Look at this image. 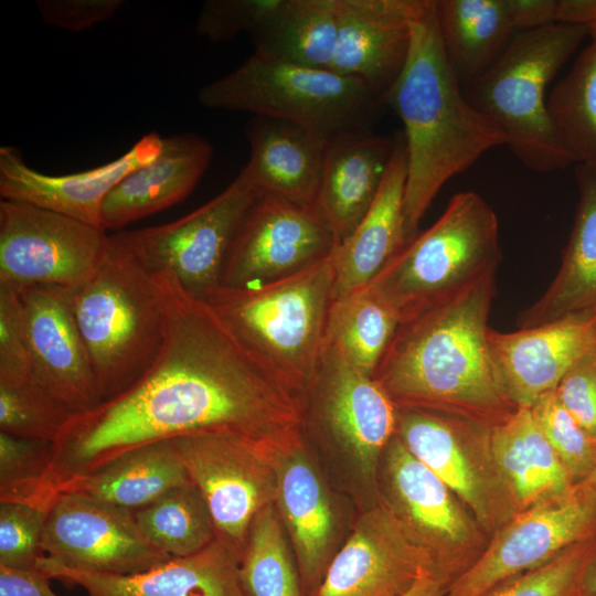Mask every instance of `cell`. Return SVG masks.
<instances>
[{
    "mask_svg": "<svg viewBox=\"0 0 596 596\" xmlns=\"http://www.w3.org/2000/svg\"><path fill=\"white\" fill-rule=\"evenodd\" d=\"M163 339L127 390L72 417L54 443L36 500L140 446L200 433L281 443L302 430V405L237 340L213 309L170 272L152 273Z\"/></svg>",
    "mask_w": 596,
    "mask_h": 596,
    "instance_id": "6da1fadb",
    "label": "cell"
},
{
    "mask_svg": "<svg viewBox=\"0 0 596 596\" xmlns=\"http://www.w3.org/2000/svg\"><path fill=\"white\" fill-rule=\"evenodd\" d=\"M494 295L496 270L401 321L373 375L396 406L510 415L488 341Z\"/></svg>",
    "mask_w": 596,
    "mask_h": 596,
    "instance_id": "7a4b0ae2",
    "label": "cell"
},
{
    "mask_svg": "<svg viewBox=\"0 0 596 596\" xmlns=\"http://www.w3.org/2000/svg\"><path fill=\"white\" fill-rule=\"evenodd\" d=\"M383 99L404 127V219L411 242L443 185L490 149L505 146V140L460 89L441 42L435 0H426L412 23L406 62Z\"/></svg>",
    "mask_w": 596,
    "mask_h": 596,
    "instance_id": "3957f363",
    "label": "cell"
},
{
    "mask_svg": "<svg viewBox=\"0 0 596 596\" xmlns=\"http://www.w3.org/2000/svg\"><path fill=\"white\" fill-rule=\"evenodd\" d=\"M102 401L131 386L160 350L164 317L149 272L126 233L110 235L94 274L70 290Z\"/></svg>",
    "mask_w": 596,
    "mask_h": 596,
    "instance_id": "277c9868",
    "label": "cell"
},
{
    "mask_svg": "<svg viewBox=\"0 0 596 596\" xmlns=\"http://www.w3.org/2000/svg\"><path fill=\"white\" fill-rule=\"evenodd\" d=\"M333 288L330 255L262 287L220 286L203 301L302 405L324 343Z\"/></svg>",
    "mask_w": 596,
    "mask_h": 596,
    "instance_id": "5b68a950",
    "label": "cell"
},
{
    "mask_svg": "<svg viewBox=\"0 0 596 596\" xmlns=\"http://www.w3.org/2000/svg\"><path fill=\"white\" fill-rule=\"evenodd\" d=\"M588 35L587 28L566 23L522 30L464 92L502 132L513 156L534 172L574 164L552 124L546 87Z\"/></svg>",
    "mask_w": 596,
    "mask_h": 596,
    "instance_id": "8992f818",
    "label": "cell"
},
{
    "mask_svg": "<svg viewBox=\"0 0 596 596\" xmlns=\"http://www.w3.org/2000/svg\"><path fill=\"white\" fill-rule=\"evenodd\" d=\"M501 260L493 209L478 193L464 191L453 195L438 220L365 288L402 321L497 270Z\"/></svg>",
    "mask_w": 596,
    "mask_h": 596,
    "instance_id": "52a82bcc",
    "label": "cell"
},
{
    "mask_svg": "<svg viewBox=\"0 0 596 596\" xmlns=\"http://www.w3.org/2000/svg\"><path fill=\"white\" fill-rule=\"evenodd\" d=\"M377 99L355 78L257 53L198 92L205 108L292 123L330 141L362 130Z\"/></svg>",
    "mask_w": 596,
    "mask_h": 596,
    "instance_id": "ba28073f",
    "label": "cell"
},
{
    "mask_svg": "<svg viewBox=\"0 0 596 596\" xmlns=\"http://www.w3.org/2000/svg\"><path fill=\"white\" fill-rule=\"evenodd\" d=\"M172 440L205 501L216 540L240 564L253 520L275 504L277 479L272 447L278 443L230 433H200Z\"/></svg>",
    "mask_w": 596,
    "mask_h": 596,
    "instance_id": "9c48e42d",
    "label": "cell"
},
{
    "mask_svg": "<svg viewBox=\"0 0 596 596\" xmlns=\"http://www.w3.org/2000/svg\"><path fill=\"white\" fill-rule=\"evenodd\" d=\"M397 407L370 376L358 371L324 340L302 398V428L345 456L365 482L373 481L380 456L395 436Z\"/></svg>",
    "mask_w": 596,
    "mask_h": 596,
    "instance_id": "30bf717a",
    "label": "cell"
},
{
    "mask_svg": "<svg viewBox=\"0 0 596 596\" xmlns=\"http://www.w3.org/2000/svg\"><path fill=\"white\" fill-rule=\"evenodd\" d=\"M260 194L242 169L220 194L191 213L125 233L149 272H170L185 291L204 300L221 286L233 242Z\"/></svg>",
    "mask_w": 596,
    "mask_h": 596,
    "instance_id": "8fae6325",
    "label": "cell"
},
{
    "mask_svg": "<svg viewBox=\"0 0 596 596\" xmlns=\"http://www.w3.org/2000/svg\"><path fill=\"white\" fill-rule=\"evenodd\" d=\"M110 235L98 226L12 200L0 201V287L74 289L100 264Z\"/></svg>",
    "mask_w": 596,
    "mask_h": 596,
    "instance_id": "7c38bea8",
    "label": "cell"
},
{
    "mask_svg": "<svg viewBox=\"0 0 596 596\" xmlns=\"http://www.w3.org/2000/svg\"><path fill=\"white\" fill-rule=\"evenodd\" d=\"M595 535L596 503L576 485L573 493L538 502L514 518L483 554L447 586L445 596H482Z\"/></svg>",
    "mask_w": 596,
    "mask_h": 596,
    "instance_id": "4fadbf2b",
    "label": "cell"
},
{
    "mask_svg": "<svg viewBox=\"0 0 596 596\" xmlns=\"http://www.w3.org/2000/svg\"><path fill=\"white\" fill-rule=\"evenodd\" d=\"M338 241L315 207L262 193L227 255L222 287L256 288L329 257Z\"/></svg>",
    "mask_w": 596,
    "mask_h": 596,
    "instance_id": "5bb4252c",
    "label": "cell"
},
{
    "mask_svg": "<svg viewBox=\"0 0 596 596\" xmlns=\"http://www.w3.org/2000/svg\"><path fill=\"white\" fill-rule=\"evenodd\" d=\"M42 552L70 568L109 575L140 573L171 557L142 535L134 510L74 492L50 505Z\"/></svg>",
    "mask_w": 596,
    "mask_h": 596,
    "instance_id": "9a60e30c",
    "label": "cell"
},
{
    "mask_svg": "<svg viewBox=\"0 0 596 596\" xmlns=\"http://www.w3.org/2000/svg\"><path fill=\"white\" fill-rule=\"evenodd\" d=\"M430 574L438 577L430 549L394 511L379 505L355 521L310 596H395Z\"/></svg>",
    "mask_w": 596,
    "mask_h": 596,
    "instance_id": "2e32d148",
    "label": "cell"
},
{
    "mask_svg": "<svg viewBox=\"0 0 596 596\" xmlns=\"http://www.w3.org/2000/svg\"><path fill=\"white\" fill-rule=\"evenodd\" d=\"M18 295L35 382L73 417L97 407L103 401L70 289L32 286Z\"/></svg>",
    "mask_w": 596,
    "mask_h": 596,
    "instance_id": "e0dca14e",
    "label": "cell"
},
{
    "mask_svg": "<svg viewBox=\"0 0 596 596\" xmlns=\"http://www.w3.org/2000/svg\"><path fill=\"white\" fill-rule=\"evenodd\" d=\"M277 488L275 507L298 566L304 593L320 584L333 555L336 509L307 450L304 430L272 447Z\"/></svg>",
    "mask_w": 596,
    "mask_h": 596,
    "instance_id": "ac0fdd59",
    "label": "cell"
},
{
    "mask_svg": "<svg viewBox=\"0 0 596 596\" xmlns=\"http://www.w3.org/2000/svg\"><path fill=\"white\" fill-rule=\"evenodd\" d=\"M488 341L507 397L531 407L595 344L596 309L514 332L489 329Z\"/></svg>",
    "mask_w": 596,
    "mask_h": 596,
    "instance_id": "d6986e66",
    "label": "cell"
},
{
    "mask_svg": "<svg viewBox=\"0 0 596 596\" xmlns=\"http://www.w3.org/2000/svg\"><path fill=\"white\" fill-rule=\"evenodd\" d=\"M157 131L143 135L117 159L67 174H45L31 168L13 146L0 147V196L26 202L94 226L110 191L132 170L151 161L162 148Z\"/></svg>",
    "mask_w": 596,
    "mask_h": 596,
    "instance_id": "ffe728a7",
    "label": "cell"
},
{
    "mask_svg": "<svg viewBox=\"0 0 596 596\" xmlns=\"http://www.w3.org/2000/svg\"><path fill=\"white\" fill-rule=\"evenodd\" d=\"M426 0H337L338 44L331 71L383 98L406 62L412 23Z\"/></svg>",
    "mask_w": 596,
    "mask_h": 596,
    "instance_id": "44dd1931",
    "label": "cell"
},
{
    "mask_svg": "<svg viewBox=\"0 0 596 596\" xmlns=\"http://www.w3.org/2000/svg\"><path fill=\"white\" fill-rule=\"evenodd\" d=\"M38 570L51 579L83 587L87 596H247L237 561L217 540L194 554L170 557L131 575L78 571L45 555Z\"/></svg>",
    "mask_w": 596,
    "mask_h": 596,
    "instance_id": "7402d4cb",
    "label": "cell"
},
{
    "mask_svg": "<svg viewBox=\"0 0 596 596\" xmlns=\"http://www.w3.org/2000/svg\"><path fill=\"white\" fill-rule=\"evenodd\" d=\"M212 157L211 143L198 135L163 137L159 155L132 170L107 195L102 228L119 230L181 202L194 190Z\"/></svg>",
    "mask_w": 596,
    "mask_h": 596,
    "instance_id": "603a6c76",
    "label": "cell"
},
{
    "mask_svg": "<svg viewBox=\"0 0 596 596\" xmlns=\"http://www.w3.org/2000/svg\"><path fill=\"white\" fill-rule=\"evenodd\" d=\"M394 148V139L363 130L329 142L313 207L338 243L355 230L375 201Z\"/></svg>",
    "mask_w": 596,
    "mask_h": 596,
    "instance_id": "cb8c5ba5",
    "label": "cell"
},
{
    "mask_svg": "<svg viewBox=\"0 0 596 596\" xmlns=\"http://www.w3.org/2000/svg\"><path fill=\"white\" fill-rule=\"evenodd\" d=\"M406 175L407 155L400 136L375 201L331 254L333 299L369 285L408 243L404 219Z\"/></svg>",
    "mask_w": 596,
    "mask_h": 596,
    "instance_id": "d4e9b609",
    "label": "cell"
},
{
    "mask_svg": "<svg viewBox=\"0 0 596 596\" xmlns=\"http://www.w3.org/2000/svg\"><path fill=\"white\" fill-rule=\"evenodd\" d=\"M243 168L256 188L301 206H315L330 140L299 125L255 117L246 129Z\"/></svg>",
    "mask_w": 596,
    "mask_h": 596,
    "instance_id": "484cf974",
    "label": "cell"
},
{
    "mask_svg": "<svg viewBox=\"0 0 596 596\" xmlns=\"http://www.w3.org/2000/svg\"><path fill=\"white\" fill-rule=\"evenodd\" d=\"M578 204L558 272L519 319L520 329L596 309V168L575 164Z\"/></svg>",
    "mask_w": 596,
    "mask_h": 596,
    "instance_id": "4316f807",
    "label": "cell"
},
{
    "mask_svg": "<svg viewBox=\"0 0 596 596\" xmlns=\"http://www.w3.org/2000/svg\"><path fill=\"white\" fill-rule=\"evenodd\" d=\"M488 445L498 470L521 504L533 505L575 491L576 483L535 424L530 407H518L493 424Z\"/></svg>",
    "mask_w": 596,
    "mask_h": 596,
    "instance_id": "83f0119b",
    "label": "cell"
},
{
    "mask_svg": "<svg viewBox=\"0 0 596 596\" xmlns=\"http://www.w3.org/2000/svg\"><path fill=\"white\" fill-rule=\"evenodd\" d=\"M384 454L389 483L406 525L425 544H466L471 536V526L447 485L416 459L396 436Z\"/></svg>",
    "mask_w": 596,
    "mask_h": 596,
    "instance_id": "f1b7e54d",
    "label": "cell"
},
{
    "mask_svg": "<svg viewBox=\"0 0 596 596\" xmlns=\"http://www.w3.org/2000/svg\"><path fill=\"white\" fill-rule=\"evenodd\" d=\"M191 482L172 438L129 450L71 481L55 496L74 492L137 510L168 490ZM54 498V499H55Z\"/></svg>",
    "mask_w": 596,
    "mask_h": 596,
    "instance_id": "f546056e",
    "label": "cell"
},
{
    "mask_svg": "<svg viewBox=\"0 0 596 596\" xmlns=\"http://www.w3.org/2000/svg\"><path fill=\"white\" fill-rule=\"evenodd\" d=\"M396 407L395 436L479 517H487L486 493L469 458L465 428L437 411Z\"/></svg>",
    "mask_w": 596,
    "mask_h": 596,
    "instance_id": "4dcf8cb0",
    "label": "cell"
},
{
    "mask_svg": "<svg viewBox=\"0 0 596 596\" xmlns=\"http://www.w3.org/2000/svg\"><path fill=\"white\" fill-rule=\"evenodd\" d=\"M446 56L469 84L501 54L515 30L507 0H435Z\"/></svg>",
    "mask_w": 596,
    "mask_h": 596,
    "instance_id": "1f68e13d",
    "label": "cell"
},
{
    "mask_svg": "<svg viewBox=\"0 0 596 596\" xmlns=\"http://www.w3.org/2000/svg\"><path fill=\"white\" fill-rule=\"evenodd\" d=\"M249 36L254 53L331 71L338 44L337 0H281Z\"/></svg>",
    "mask_w": 596,
    "mask_h": 596,
    "instance_id": "d6a6232c",
    "label": "cell"
},
{
    "mask_svg": "<svg viewBox=\"0 0 596 596\" xmlns=\"http://www.w3.org/2000/svg\"><path fill=\"white\" fill-rule=\"evenodd\" d=\"M567 74L552 88L547 110L574 164L596 168V29Z\"/></svg>",
    "mask_w": 596,
    "mask_h": 596,
    "instance_id": "836d02e7",
    "label": "cell"
},
{
    "mask_svg": "<svg viewBox=\"0 0 596 596\" xmlns=\"http://www.w3.org/2000/svg\"><path fill=\"white\" fill-rule=\"evenodd\" d=\"M401 323L398 315L363 287L333 299L326 338L362 374L373 377Z\"/></svg>",
    "mask_w": 596,
    "mask_h": 596,
    "instance_id": "e575fe53",
    "label": "cell"
},
{
    "mask_svg": "<svg viewBox=\"0 0 596 596\" xmlns=\"http://www.w3.org/2000/svg\"><path fill=\"white\" fill-rule=\"evenodd\" d=\"M134 512L142 535L171 557L194 554L216 540L209 509L192 482Z\"/></svg>",
    "mask_w": 596,
    "mask_h": 596,
    "instance_id": "d590c367",
    "label": "cell"
},
{
    "mask_svg": "<svg viewBox=\"0 0 596 596\" xmlns=\"http://www.w3.org/2000/svg\"><path fill=\"white\" fill-rule=\"evenodd\" d=\"M275 504L253 520L240 562L247 596H306L298 566Z\"/></svg>",
    "mask_w": 596,
    "mask_h": 596,
    "instance_id": "8d00e7d4",
    "label": "cell"
},
{
    "mask_svg": "<svg viewBox=\"0 0 596 596\" xmlns=\"http://www.w3.org/2000/svg\"><path fill=\"white\" fill-rule=\"evenodd\" d=\"M72 417L33 376L0 377V432L55 443Z\"/></svg>",
    "mask_w": 596,
    "mask_h": 596,
    "instance_id": "74e56055",
    "label": "cell"
},
{
    "mask_svg": "<svg viewBox=\"0 0 596 596\" xmlns=\"http://www.w3.org/2000/svg\"><path fill=\"white\" fill-rule=\"evenodd\" d=\"M595 551L596 535L539 568L496 585L482 596H583L584 575Z\"/></svg>",
    "mask_w": 596,
    "mask_h": 596,
    "instance_id": "f35d334b",
    "label": "cell"
},
{
    "mask_svg": "<svg viewBox=\"0 0 596 596\" xmlns=\"http://www.w3.org/2000/svg\"><path fill=\"white\" fill-rule=\"evenodd\" d=\"M530 409L574 482L585 480L596 465V441L566 411L555 391L541 395Z\"/></svg>",
    "mask_w": 596,
    "mask_h": 596,
    "instance_id": "ab89813d",
    "label": "cell"
},
{
    "mask_svg": "<svg viewBox=\"0 0 596 596\" xmlns=\"http://www.w3.org/2000/svg\"><path fill=\"white\" fill-rule=\"evenodd\" d=\"M53 450L52 441L0 432V501L32 503Z\"/></svg>",
    "mask_w": 596,
    "mask_h": 596,
    "instance_id": "60d3db41",
    "label": "cell"
},
{
    "mask_svg": "<svg viewBox=\"0 0 596 596\" xmlns=\"http://www.w3.org/2000/svg\"><path fill=\"white\" fill-rule=\"evenodd\" d=\"M49 509L18 501H0V566L34 571L42 552Z\"/></svg>",
    "mask_w": 596,
    "mask_h": 596,
    "instance_id": "b9f144b4",
    "label": "cell"
},
{
    "mask_svg": "<svg viewBox=\"0 0 596 596\" xmlns=\"http://www.w3.org/2000/svg\"><path fill=\"white\" fill-rule=\"evenodd\" d=\"M280 3L281 0H207L199 12L195 31L215 43L242 33L252 35Z\"/></svg>",
    "mask_w": 596,
    "mask_h": 596,
    "instance_id": "7bdbcfd3",
    "label": "cell"
},
{
    "mask_svg": "<svg viewBox=\"0 0 596 596\" xmlns=\"http://www.w3.org/2000/svg\"><path fill=\"white\" fill-rule=\"evenodd\" d=\"M554 391L566 411L596 441L595 344L567 371Z\"/></svg>",
    "mask_w": 596,
    "mask_h": 596,
    "instance_id": "ee69618b",
    "label": "cell"
},
{
    "mask_svg": "<svg viewBox=\"0 0 596 596\" xmlns=\"http://www.w3.org/2000/svg\"><path fill=\"white\" fill-rule=\"evenodd\" d=\"M123 3L121 0H38L36 8L47 25L82 32L111 19Z\"/></svg>",
    "mask_w": 596,
    "mask_h": 596,
    "instance_id": "f6af8a7d",
    "label": "cell"
},
{
    "mask_svg": "<svg viewBox=\"0 0 596 596\" xmlns=\"http://www.w3.org/2000/svg\"><path fill=\"white\" fill-rule=\"evenodd\" d=\"M51 578L39 570L22 571L0 566V596H58Z\"/></svg>",
    "mask_w": 596,
    "mask_h": 596,
    "instance_id": "bcb514c9",
    "label": "cell"
},
{
    "mask_svg": "<svg viewBox=\"0 0 596 596\" xmlns=\"http://www.w3.org/2000/svg\"><path fill=\"white\" fill-rule=\"evenodd\" d=\"M513 25L530 30L557 23L558 0H507Z\"/></svg>",
    "mask_w": 596,
    "mask_h": 596,
    "instance_id": "7dc6e473",
    "label": "cell"
},
{
    "mask_svg": "<svg viewBox=\"0 0 596 596\" xmlns=\"http://www.w3.org/2000/svg\"><path fill=\"white\" fill-rule=\"evenodd\" d=\"M556 22L595 30L596 0H558Z\"/></svg>",
    "mask_w": 596,
    "mask_h": 596,
    "instance_id": "c3c4849f",
    "label": "cell"
},
{
    "mask_svg": "<svg viewBox=\"0 0 596 596\" xmlns=\"http://www.w3.org/2000/svg\"><path fill=\"white\" fill-rule=\"evenodd\" d=\"M446 586L436 575H426L416 581L407 590L395 596H445Z\"/></svg>",
    "mask_w": 596,
    "mask_h": 596,
    "instance_id": "681fc988",
    "label": "cell"
},
{
    "mask_svg": "<svg viewBox=\"0 0 596 596\" xmlns=\"http://www.w3.org/2000/svg\"><path fill=\"white\" fill-rule=\"evenodd\" d=\"M582 589L583 595L596 596V551L586 568Z\"/></svg>",
    "mask_w": 596,
    "mask_h": 596,
    "instance_id": "f907efd6",
    "label": "cell"
},
{
    "mask_svg": "<svg viewBox=\"0 0 596 596\" xmlns=\"http://www.w3.org/2000/svg\"><path fill=\"white\" fill-rule=\"evenodd\" d=\"M578 485L596 503V465L588 477Z\"/></svg>",
    "mask_w": 596,
    "mask_h": 596,
    "instance_id": "816d5d0a",
    "label": "cell"
},
{
    "mask_svg": "<svg viewBox=\"0 0 596 596\" xmlns=\"http://www.w3.org/2000/svg\"><path fill=\"white\" fill-rule=\"evenodd\" d=\"M583 596H587V595H583Z\"/></svg>",
    "mask_w": 596,
    "mask_h": 596,
    "instance_id": "f5cc1de1",
    "label": "cell"
},
{
    "mask_svg": "<svg viewBox=\"0 0 596 596\" xmlns=\"http://www.w3.org/2000/svg\"><path fill=\"white\" fill-rule=\"evenodd\" d=\"M595 347H596V343H595Z\"/></svg>",
    "mask_w": 596,
    "mask_h": 596,
    "instance_id": "db71d44e",
    "label": "cell"
}]
</instances>
